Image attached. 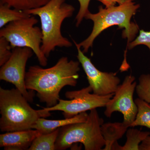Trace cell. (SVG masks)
Returning <instances> with one entry per match:
<instances>
[{"label":"cell","mask_w":150,"mask_h":150,"mask_svg":"<svg viewBox=\"0 0 150 150\" xmlns=\"http://www.w3.org/2000/svg\"><path fill=\"white\" fill-rule=\"evenodd\" d=\"M10 43L4 37H0V66L7 62L12 53Z\"/></svg>","instance_id":"cell-20"},{"label":"cell","mask_w":150,"mask_h":150,"mask_svg":"<svg viewBox=\"0 0 150 150\" xmlns=\"http://www.w3.org/2000/svg\"><path fill=\"white\" fill-rule=\"evenodd\" d=\"M74 43L77 49L78 60L86 73L93 93L105 96L115 93L121 82L116 74L104 72L98 69L91 59L84 55L80 47Z\"/></svg>","instance_id":"cell-10"},{"label":"cell","mask_w":150,"mask_h":150,"mask_svg":"<svg viewBox=\"0 0 150 150\" xmlns=\"http://www.w3.org/2000/svg\"><path fill=\"white\" fill-rule=\"evenodd\" d=\"M91 92L90 86L80 90L67 91L65 95L69 100L60 99L55 106L43 108L49 112L62 111L65 118H71L88 110L105 107L114 94L99 96L91 93Z\"/></svg>","instance_id":"cell-7"},{"label":"cell","mask_w":150,"mask_h":150,"mask_svg":"<svg viewBox=\"0 0 150 150\" xmlns=\"http://www.w3.org/2000/svg\"><path fill=\"white\" fill-rule=\"evenodd\" d=\"M24 11L19 10L0 3V28H1L7 24L18 20L30 16Z\"/></svg>","instance_id":"cell-16"},{"label":"cell","mask_w":150,"mask_h":150,"mask_svg":"<svg viewBox=\"0 0 150 150\" xmlns=\"http://www.w3.org/2000/svg\"><path fill=\"white\" fill-rule=\"evenodd\" d=\"M66 0H50L45 5L24 11L31 15L38 16L43 34L41 49L48 58L56 47L70 48L72 43L62 35L61 28L66 19L72 16L75 8Z\"/></svg>","instance_id":"cell-3"},{"label":"cell","mask_w":150,"mask_h":150,"mask_svg":"<svg viewBox=\"0 0 150 150\" xmlns=\"http://www.w3.org/2000/svg\"><path fill=\"white\" fill-rule=\"evenodd\" d=\"M80 4V8L76 17V26L79 27L83 21L86 14L89 12V5L91 0H77Z\"/></svg>","instance_id":"cell-22"},{"label":"cell","mask_w":150,"mask_h":150,"mask_svg":"<svg viewBox=\"0 0 150 150\" xmlns=\"http://www.w3.org/2000/svg\"><path fill=\"white\" fill-rule=\"evenodd\" d=\"M38 23V20L31 15L11 22L1 28L0 37L8 40L12 49L16 47L31 48L39 64L45 67L48 60L41 49L43 34L40 28L35 26Z\"/></svg>","instance_id":"cell-6"},{"label":"cell","mask_w":150,"mask_h":150,"mask_svg":"<svg viewBox=\"0 0 150 150\" xmlns=\"http://www.w3.org/2000/svg\"><path fill=\"white\" fill-rule=\"evenodd\" d=\"M88 115L86 112H83L72 118L57 120H47L44 118H40L33 125L32 129L37 130L41 134H48L69 124L84 122L87 119Z\"/></svg>","instance_id":"cell-12"},{"label":"cell","mask_w":150,"mask_h":150,"mask_svg":"<svg viewBox=\"0 0 150 150\" xmlns=\"http://www.w3.org/2000/svg\"><path fill=\"white\" fill-rule=\"evenodd\" d=\"M33 53L32 49L28 47L13 48L10 58L0 69V80L14 85L29 102L33 101L34 93L33 91H28L25 86V68Z\"/></svg>","instance_id":"cell-8"},{"label":"cell","mask_w":150,"mask_h":150,"mask_svg":"<svg viewBox=\"0 0 150 150\" xmlns=\"http://www.w3.org/2000/svg\"><path fill=\"white\" fill-rule=\"evenodd\" d=\"M50 0H0V3L5 4L13 8L26 11L38 8L45 5Z\"/></svg>","instance_id":"cell-18"},{"label":"cell","mask_w":150,"mask_h":150,"mask_svg":"<svg viewBox=\"0 0 150 150\" xmlns=\"http://www.w3.org/2000/svg\"><path fill=\"white\" fill-rule=\"evenodd\" d=\"M139 98L150 105V74H142L139 79L136 89Z\"/></svg>","instance_id":"cell-19"},{"label":"cell","mask_w":150,"mask_h":150,"mask_svg":"<svg viewBox=\"0 0 150 150\" xmlns=\"http://www.w3.org/2000/svg\"><path fill=\"white\" fill-rule=\"evenodd\" d=\"M103 124L96 108L91 110L86 121L60 128L56 150H66L78 143L82 144L85 150H102L105 146L101 130Z\"/></svg>","instance_id":"cell-5"},{"label":"cell","mask_w":150,"mask_h":150,"mask_svg":"<svg viewBox=\"0 0 150 150\" xmlns=\"http://www.w3.org/2000/svg\"><path fill=\"white\" fill-rule=\"evenodd\" d=\"M139 7V5L131 2L105 8L100 6L98 12L96 13H92L89 12L86 14L84 18L91 20L93 22L91 33L86 39L80 43H77L73 40L74 43L82 48L83 52L85 54L88 51L89 48L92 47L95 39L101 32L111 26L117 25L120 28H125L123 33V37L127 38L129 44L133 41L139 32L138 25L131 23V20Z\"/></svg>","instance_id":"cell-4"},{"label":"cell","mask_w":150,"mask_h":150,"mask_svg":"<svg viewBox=\"0 0 150 150\" xmlns=\"http://www.w3.org/2000/svg\"><path fill=\"white\" fill-rule=\"evenodd\" d=\"M60 128L47 134H40L33 142L28 150H56V142Z\"/></svg>","instance_id":"cell-15"},{"label":"cell","mask_w":150,"mask_h":150,"mask_svg":"<svg viewBox=\"0 0 150 150\" xmlns=\"http://www.w3.org/2000/svg\"><path fill=\"white\" fill-rule=\"evenodd\" d=\"M139 150H150V136H148L141 143L139 146Z\"/></svg>","instance_id":"cell-24"},{"label":"cell","mask_w":150,"mask_h":150,"mask_svg":"<svg viewBox=\"0 0 150 150\" xmlns=\"http://www.w3.org/2000/svg\"><path fill=\"white\" fill-rule=\"evenodd\" d=\"M150 135L149 131H142L134 128L129 129L126 132L127 140L124 146H120L116 142L112 146V150H139L141 143Z\"/></svg>","instance_id":"cell-14"},{"label":"cell","mask_w":150,"mask_h":150,"mask_svg":"<svg viewBox=\"0 0 150 150\" xmlns=\"http://www.w3.org/2000/svg\"><path fill=\"white\" fill-rule=\"evenodd\" d=\"M102 3L105 7L112 6L118 4L119 5L126 4V3L131 2L135 0H96Z\"/></svg>","instance_id":"cell-23"},{"label":"cell","mask_w":150,"mask_h":150,"mask_svg":"<svg viewBox=\"0 0 150 150\" xmlns=\"http://www.w3.org/2000/svg\"><path fill=\"white\" fill-rule=\"evenodd\" d=\"M140 45L147 46L150 51V31H145L144 30H139V34L135 40L129 43L128 48L129 49H131Z\"/></svg>","instance_id":"cell-21"},{"label":"cell","mask_w":150,"mask_h":150,"mask_svg":"<svg viewBox=\"0 0 150 150\" xmlns=\"http://www.w3.org/2000/svg\"><path fill=\"white\" fill-rule=\"evenodd\" d=\"M135 79L132 75L126 76L106 105L104 111L108 118H110L114 112H121L124 118L123 123L128 128L131 127L138 113V107L133 98L137 85Z\"/></svg>","instance_id":"cell-9"},{"label":"cell","mask_w":150,"mask_h":150,"mask_svg":"<svg viewBox=\"0 0 150 150\" xmlns=\"http://www.w3.org/2000/svg\"><path fill=\"white\" fill-rule=\"evenodd\" d=\"M80 64L79 61L62 57L50 68L31 66L25 74V86L36 91L40 102L46 103L47 107H53L59 103V94L64 87L76 86Z\"/></svg>","instance_id":"cell-1"},{"label":"cell","mask_w":150,"mask_h":150,"mask_svg":"<svg viewBox=\"0 0 150 150\" xmlns=\"http://www.w3.org/2000/svg\"><path fill=\"white\" fill-rule=\"evenodd\" d=\"M5 132L0 135V147L6 150H28L40 132L36 129Z\"/></svg>","instance_id":"cell-11"},{"label":"cell","mask_w":150,"mask_h":150,"mask_svg":"<svg viewBox=\"0 0 150 150\" xmlns=\"http://www.w3.org/2000/svg\"><path fill=\"white\" fill-rule=\"evenodd\" d=\"M18 89L0 88V129L3 132L32 129L40 118L51 115L44 109L36 110Z\"/></svg>","instance_id":"cell-2"},{"label":"cell","mask_w":150,"mask_h":150,"mask_svg":"<svg viewBox=\"0 0 150 150\" xmlns=\"http://www.w3.org/2000/svg\"><path fill=\"white\" fill-rule=\"evenodd\" d=\"M128 127L122 123H108L103 124L101 130L105 141L103 150H112V146L121 139L127 131Z\"/></svg>","instance_id":"cell-13"},{"label":"cell","mask_w":150,"mask_h":150,"mask_svg":"<svg viewBox=\"0 0 150 150\" xmlns=\"http://www.w3.org/2000/svg\"><path fill=\"white\" fill-rule=\"evenodd\" d=\"M134 101L138 107V113L131 127L145 126L150 129V105L139 98Z\"/></svg>","instance_id":"cell-17"}]
</instances>
